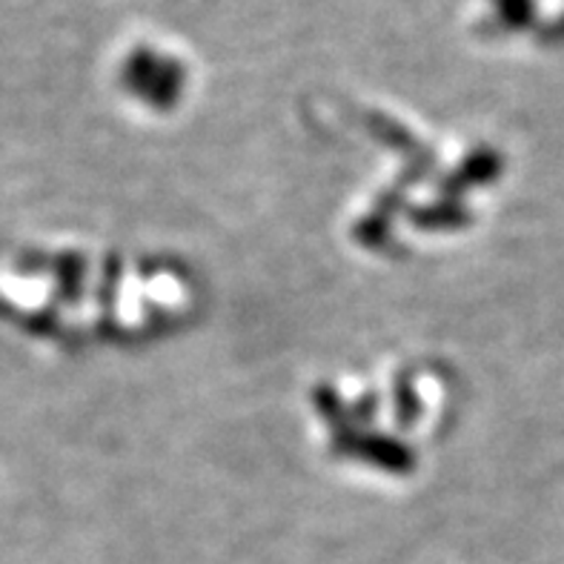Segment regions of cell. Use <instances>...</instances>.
I'll use <instances>...</instances> for the list:
<instances>
[{
    "label": "cell",
    "instance_id": "6da1fadb",
    "mask_svg": "<svg viewBox=\"0 0 564 564\" xmlns=\"http://www.w3.org/2000/svg\"><path fill=\"white\" fill-rule=\"evenodd\" d=\"M123 75L141 93L166 95L175 93V86L181 84V66L150 50H138L135 55H129Z\"/></svg>",
    "mask_w": 564,
    "mask_h": 564
},
{
    "label": "cell",
    "instance_id": "7a4b0ae2",
    "mask_svg": "<svg viewBox=\"0 0 564 564\" xmlns=\"http://www.w3.org/2000/svg\"><path fill=\"white\" fill-rule=\"evenodd\" d=\"M496 9L508 26H530L536 18V0H496Z\"/></svg>",
    "mask_w": 564,
    "mask_h": 564
},
{
    "label": "cell",
    "instance_id": "3957f363",
    "mask_svg": "<svg viewBox=\"0 0 564 564\" xmlns=\"http://www.w3.org/2000/svg\"><path fill=\"white\" fill-rule=\"evenodd\" d=\"M553 32H556V35H564V14L558 21H553Z\"/></svg>",
    "mask_w": 564,
    "mask_h": 564
}]
</instances>
